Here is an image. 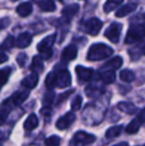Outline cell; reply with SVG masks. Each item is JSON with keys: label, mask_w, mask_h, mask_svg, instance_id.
Segmentation results:
<instances>
[{"label": "cell", "mask_w": 145, "mask_h": 146, "mask_svg": "<svg viewBox=\"0 0 145 146\" xmlns=\"http://www.w3.org/2000/svg\"><path fill=\"white\" fill-rule=\"evenodd\" d=\"M113 54V50L107 45L103 43H97V44L91 46L87 53V60L89 61H101L103 59L109 58Z\"/></svg>", "instance_id": "6da1fadb"}, {"label": "cell", "mask_w": 145, "mask_h": 146, "mask_svg": "<svg viewBox=\"0 0 145 146\" xmlns=\"http://www.w3.org/2000/svg\"><path fill=\"white\" fill-rule=\"evenodd\" d=\"M145 38V27L140 24H134L129 27L125 37V44L139 42Z\"/></svg>", "instance_id": "7a4b0ae2"}, {"label": "cell", "mask_w": 145, "mask_h": 146, "mask_svg": "<svg viewBox=\"0 0 145 146\" xmlns=\"http://www.w3.org/2000/svg\"><path fill=\"white\" fill-rule=\"evenodd\" d=\"M55 40H56V35L52 34V35L47 36L46 38L41 41L40 44H38L37 50H38L41 54L44 55V57H43L44 59H49L51 57V55H52L51 48H52L53 45L55 44Z\"/></svg>", "instance_id": "3957f363"}, {"label": "cell", "mask_w": 145, "mask_h": 146, "mask_svg": "<svg viewBox=\"0 0 145 146\" xmlns=\"http://www.w3.org/2000/svg\"><path fill=\"white\" fill-rule=\"evenodd\" d=\"M95 141V136L85 131H77L72 139V146H85Z\"/></svg>", "instance_id": "277c9868"}, {"label": "cell", "mask_w": 145, "mask_h": 146, "mask_svg": "<svg viewBox=\"0 0 145 146\" xmlns=\"http://www.w3.org/2000/svg\"><path fill=\"white\" fill-rule=\"evenodd\" d=\"M122 30V25L120 23H112L111 25L105 30V36L109 39V41H111L112 43H117L119 41L120 38V33Z\"/></svg>", "instance_id": "5b68a950"}, {"label": "cell", "mask_w": 145, "mask_h": 146, "mask_svg": "<svg viewBox=\"0 0 145 146\" xmlns=\"http://www.w3.org/2000/svg\"><path fill=\"white\" fill-rule=\"evenodd\" d=\"M71 83H72V77L68 70H62L56 73V87L64 88L69 87Z\"/></svg>", "instance_id": "8992f818"}, {"label": "cell", "mask_w": 145, "mask_h": 146, "mask_svg": "<svg viewBox=\"0 0 145 146\" xmlns=\"http://www.w3.org/2000/svg\"><path fill=\"white\" fill-rule=\"evenodd\" d=\"M103 28V22L97 18H91L85 22V31L91 36H97Z\"/></svg>", "instance_id": "52a82bcc"}, {"label": "cell", "mask_w": 145, "mask_h": 146, "mask_svg": "<svg viewBox=\"0 0 145 146\" xmlns=\"http://www.w3.org/2000/svg\"><path fill=\"white\" fill-rule=\"evenodd\" d=\"M75 120V113L72 111L67 112L65 115L61 116L60 118L57 120L56 126H57V128L60 129V130H65V129L69 128V127L73 124V122Z\"/></svg>", "instance_id": "ba28073f"}, {"label": "cell", "mask_w": 145, "mask_h": 146, "mask_svg": "<svg viewBox=\"0 0 145 146\" xmlns=\"http://www.w3.org/2000/svg\"><path fill=\"white\" fill-rule=\"evenodd\" d=\"M75 73H77V79L81 82H87L89 81L91 78L93 77V70L89 68H85L83 66H77L75 67Z\"/></svg>", "instance_id": "9c48e42d"}, {"label": "cell", "mask_w": 145, "mask_h": 146, "mask_svg": "<svg viewBox=\"0 0 145 146\" xmlns=\"http://www.w3.org/2000/svg\"><path fill=\"white\" fill-rule=\"evenodd\" d=\"M29 96V92L27 90H18L15 94H12V96L9 98V100L14 106H20L22 104Z\"/></svg>", "instance_id": "30bf717a"}, {"label": "cell", "mask_w": 145, "mask_h": 146, "mask_svg": "<svg viewBox=\"0 0 145 146\" xmlns=\"http://www.w3.org/2000/svg\"><path fill=\"white\" fill-rule=\"evenodd\" d=\"M32 43V36L28 32H24L18 36L15 41V46L18 48H26Z\"/></svg>", "instance_id": "8fae6325"}, {"label": "cell", "mask_w": 145, "mask_h": 146, "mask_svg": "<svg viewBox=\"0 0 145 146\" xmlns=\"http://www.w3.org/2000/svg\"><path fill=\"white\" fill-rule=\"evenodd\" d=\"M77 54V49L75 45H69L64 49L62 53V60L65 62H69L75 60Z\"/></svg>", "instance_id": "7c38bea8"}, {"label": "cell", "mask_w": 145, "mask_h": 146, "mask_svg": "<svg viewBox=\"0 0 145 146\" xmlns=\"http://www.w3.org/2000/svg\"><path fill=\"white\" fill-rule=\"evenodd\" d=\"M136 7H137V4L136 3H128V4H126V5H123L115 12V16L118 18L125 17L126 15H128V14H130L131 12H133L134 10L136 9Z\"/></svg>", "instance_id": "4fadbf2b"}, {"label": "cell", "mask_w": 145, "mask_h": 146, "mask_svg": "<svg viewBox=\"0 0 145 146\" xmlns=\"http://www.w3.org/2000/svg\"><path fill=\"white\" fill-rule=\"evenodd\" d=\"M79 4H72V5H69L67 7H65L62 11V14L67 19V21H71L73 16L79 12Z\"/></svg>", "instance_id": "5bb4252c"}, {"label": "cell", "mask_w": 145, "mask_h": 146, "mask_svg": "<svg viewBox=\"0 0 145 146\" xmlns=\"http://www.w3.org/2000/svg\"><path fill=\"white\" fill-rule=\"evenodd\" d=\"M38 81H39L38 73L33 72L31 75L27 76V77L22 81V85H23V87H25L27 88H34L37 86V84H38Z\"/></svg>", "instance_id": "9a60e30c"}, {"label": "cell", "mask_w": 145, "mask_h": 146, "mask_svg": "<svg viewBox=\"0 0 145 146\" xmlns=\"http://www.w3.org/2000/svg\"><path fill=\"white\" fill-rule=\"evenodd\" d=\"M32 11H33V8H32L31 2H24L18 5V7L16 8V12L21 17H27L32 13Z\"/></svg>", "instance_id": "2e32d148"}, {"label": "cell", "mask_w": 145, "mask_h": 146, "mask_svg": "<svg viewBox=\"0 0 145 146\" xmlns=\"http://www.w3.org/2000/svg\"><path fill=\"white\" fill-rule=\"evenodd\" d=\"M117 108L126 114H133V113H135L136 110H137L136 106H134L132 102H119V104H117Z\"/></svg>", "instance_id": "e0dca14e"}, {"label": "cell", "mask_w": 145, "mask_h": 146, "mask_svg": "<svg viewBox=\"0 0 145 146\" xmlns=\"http://www.w3.org/2000/svg\"><path fill=\"white\" fill-rule=\"evenodd\" d=\"M38 123H39L38 117L36 116V114L32 113L27 117V119H26L25 122H24V128L27 131L34 130V129L38 126Z\"/></svg>", "instance_id": "ac0fdd59"}, {"label": "cell", "mask_w": 145, "mask_h": 146, "mask_svg": "<svg viewBox=\"0 0 145 146\" xmlns=\"http://www.w3.org/2000/svg\"><path fill=\"white\" fill-rule=\"evenodd\" d=\"M122 63H123V61H122V59L120 58L119 56L114 57L113 59H111L110 61L107 62V63L105 64L103 69H105V70L107 69V70H112V71H114V70L119 69V68L121 67Z\"/></svg>", "instance_id": "d6986e66"}, {"label": "cell", "mask_w": 145, "mask_h": 146, "mask_svg": "<svg viewBox=\"0 0 145 146\" xmlns=\"http://www.w3.org/2000/svg\"><path fill=\"white\" fill-rule=\"evenodd\" d=\"M38 6L45 12H53L56 10V5L53 0H41L38 2Z\"/></svg>", "instance_id": "ffe728a7"}, {"label": "cell", "mask_w": 145, "mask_h": 146, "mask_svg": "<svg viewBox=\"0 0 145 146\" xmlns=\"http://www.w3.org/2000/svg\"><path fill=\"white\" fill-rule=\"evenodd\" d=\"M141 124H142L141 121H140L137 117L134 118L133 120H132L131 122L127 125V127L125 128L126 133H128V134H134V133H136L138 130H139Z\"/></svg>", "instance_id": "44dd1931"}, {"label": "cell", "mask_w": 145, "mask_h": 146, "mask_svg": "<svg viewBox=\"0 0 145 146\" xmlns=\"http://www.w3.org/2000/svg\"><path fill=\"white\" fill-rule=\"evenodd\" d=\"M122 1L123 0H107V2L103 5V10L105 13H109L114 9H116L122 3Z\"/></svg>", "instance_id": "7402d4cb"}, {"label": "cell", "mask_w": 145, "mask_h": 146, "mask_svg": "<svg viewBox=\"0 0 145 146\" xmlns=\"http://www.w3.org/2000/svg\"><path fill=\"white\" fill-rule=\"evenodd\" d=\"M44 69V66H43V61L42 58L40 56H35L32 61L31 65V70L32 72H35V73H41Z\"/></svg>", "instance_id": "603a6c76"}, {"label": "cell", "mask_w": 145, "mask_h": 146, "mask_svg": "<svg viewBox=\"0 0 145 146\" xmlns=\"http://www.w3.org/2000/svg\"><path fill=\"white\" fill-rule=\"evenodd\" d=\"M101 81L105 84L109 85V84H111L115 81V73H114L112 70H107V71L103 72L101 76Z\"/></svg>", "instance_id": "cb8c5ba5"}, {"label": "cell", "mask_w": 145, "mask_h": 146, "mask_svg": "<svg viewBox=\"0 0 145 146\" xmlns=\"http://www.w3.org/2000/svg\"><path fill=\"white\" fill-rule=\"evenodd\" d=\"M122 128H123L122 125H115V126L110 127L109 129H107L105 136H107V138H114V137L119 136L121 134Z\"/></svg>", "instance_id": "d4e9b609"}, {"label": "cell", "mask_w": 145, "mask_h": 146, "mask_svg": "<svg viewBox=\"0 0 145 146\" xmlns=\"http://www.w3.org/2000/svg\"><path fill=\"white\" fill-rule=\"evenodd\" d=\"M120 80L125 83H131L135 80V75L133 74V72H131L130 70H123L120 72Z\"/></svg>", "instance_id": "484cf974"}, {"label": "cell", "mask_w": 145, "mask_h": 146, "mask_svg": "<svg viewBox=\"0 0 145 146\" xmlns=\"http://www.w3.org/2000/svg\"><path fill=\"white\" fill-rule=\"evenodd\" d=\"M103 92V90L97 87H93V86H89L85 88V94L89 98H97L99 94H101V92Z\"/></svg>", "instance_id": "4316f807"}, {"label": "cell", "mask_w": 145, "mask_h": 146, "mask_svg": "<svg viewBox=\"0 0 145 146\" xmlns=\"http://www.w3.org/2000/svg\"><path fill=\"white\" fill-rule=\"evenodd\" d=\"M46 86L49 90H52L56 87V73L51 72L46 79Z\"/></svg>", "instance_id": "83f0119b"}, {"label": "cell", "mask_w": 145, "mask_h": 146, "mask_svg": "<svg viewBox=\"0 0 145 146\" xmlns=\"http://www.w3.org/2000/svg\"><path fill=\"white\" fill-rule=\"evenodd\" d=\"M46 146H60L61 145V138L57 135H52L48 137L45 141Z\"/></svg>", "instance_id": "f1b7e54d"}, {"label": "cell", "mask_w": 145, "mask_h": 146, "mask_svg": "<svg viewBox=\"0 0 145 146\" xmlns=\"http://www.w3.org/2000/svg\"><path fill=\"white\" fill-rule=\"evenodd\" d=\"M14 45H15V40L12 36H9L4 40V42L0 46V49L1 50H10Z\"/></svg>", "instance_id": "f546056e"}, {"label": "cell", "mask_w": 145, "mask_h": 146, "mask_svg": "<svg viewBox=\"0 0 145 146\" xmlns=\"http://www.w3.org/2000/svg\"><path fill=\"white\" fill-rule=\"evenodd\" d=\"M10 73H11V69L10 68H5L3 70H0V84L1 85H5L7 83Z\"/></svg>", "instance_id": "4dcf8cb0"}, {"label": "cell", "mask_w": 145, "mask_h": 146, "mask_svg": "<svg viewBox=\"0 0 145 146\" xmlns=\"http://www.w3.org/2000/svg\"><path fill=\"white\" fill-rule=\"evenodd\" d=\"M81 102H83V98H81V96H77L73 100L71 104V108H72V110L75 111V110H79L81 108Z\"/></svg>", "instance_id": "1f68e13d"}, {"label": "cell", "mask_w": 145, "mask_h": 146, "mask_svg": "<svg viewBox=\"0 0 145 146\" xmlns=\"http://www.w3.org/2000/svg\"><path fill=\"white\" fill-rule=\"evenodd\" d=\"M55 100V94L51 90V92H47L46 94H45L44 98H43V104H45V106H50V104H53V102Z\"/></svg>", "instance_id": "d6a6232c"}, {"label": "cell", "mask_w": 145, "mask_h": 146, "mask_svg": "<svg viewBox=\"0 0 145 146\" xmlns=\"http://www.w3.org/2000/svg\"><path fill=\"white\" fill-rule=\"evenodd\" d=\"M26 62H27V55H26L25 53H21V54L18 55L17 63L20 67H24L25 64H26Z\"/></svg>", "instance_id": "836d02e7"}, {"label": "cell", "mask_w": 145, "mask_h": 146, "mask_svg": "<svg viewBox=\"0 0 145 146\" xmlns=\"http://www.w3.org/2000/svg\"><path fill=\"white\" fill-rule=\"evenodd\" d=\"M73 92V90H68V92H66L64 94H61L60 96H59V98H58V102H57V104H60L62 102H64L65 100H67L68 98V96H70V94H72V92Z\"/></svg>", "instance_id": "e575fe53"}, {"label": "cell", "mask_w": 145, "mask_h": 146, "mask_svg": "<svg viewBox=\"0 0 145 146\" xmlns=\"http://www.w3.org/2000/svg\"><path fill=\"white\" fill-rule=\"evenodd\" d=\"M8 114V111H6L5 110H0V125L2 123H4L5 121V118H6V115Z\"/></svg>", "instance_id": "d590c367"}, {"label": "cell", "mask_w": 145, "mask_h": 146, "mask_svg": "<svg viewBox=\"0 0 145 146\" xmlns=\"http://www.w3.org/2000/svg\"><path fill=\"white\" fill-rule=\"evenodd\" d=\"M137 118L141 121V123L145 122V108L141 110V111H140V113H139V115L137 116Z\"/></svg>", "instance_id": "8d00e7d4"}, {"label": "cell", "mask_w": 145, "mask_h": 146, "mask_svg": "<svg viewBox=\"0 0 145 146\" xmlns=\"http://www.w3.org/2000/svg\"><path fill=\"white\" fill-rule=\"evenodd\" d=\"M8 60V57L7 55H5L3 52H2L1 50H0V64L4 63V62H6Z\"/></svg>", "instance_id": "74e56055"}, {"label": "cell", "mask_w": 145, "mask_h": 146, "mask_svg": "<svg viewBox=\"0 0 145 146\" xmlns=\"http://www.w3.org/2000/svg\"><path fill=\"white\" fill-rule=\"evenodd\" d=\"M3 22H4V19L0 21V30H1L2 28H5L6 26H8V25H7L8 23H4V24H3Z\"/></svg>", "instance_id": "f35d334b"}, {"label": "cell", "mask_w": 145, "mask_h": 146, "mask_svg": "<svg viewBox=\"0 0 145 146\" xmlns=\"http://www.w3.org/2000/svg\"><path fill=\"white\" fill-rule=\"evenodd\" d=\"M113 146H128V143L127 142H120V143H118V144H115Z\"/></svg>", "instance_id": "ab89813d"}, {"label": "cell", "mask_w": 145, "mask_h": 146, "mask_svg": "<svg viewBox=\"0 0 145 146\" xmlns=\"http://www.w3.org/2000/svg\"><path fill=\"white\" fill-rule=\"evenodd\" d=\"M2 86H3V85H1V84H0V90H1V88H2Z\"/></svg>", "instance_id": "60d3db41"}, {"label": "cell", "mask_w": 145, "mask_h": 146, "mask_svg": "<svg viewBox=\"0 0 145 146\" xmlns=\"http://www.w3.org/2000/svg\"><path fill=\"white\" fill-rule=\"evenodd\" d=\"M11 1H13V2H14V1H18V0H11Z\"/></svg>", "instance_id": "b9f144b4"}]
</instances>
